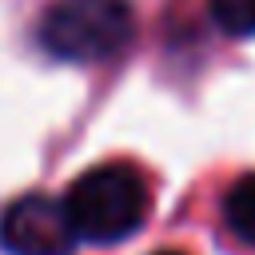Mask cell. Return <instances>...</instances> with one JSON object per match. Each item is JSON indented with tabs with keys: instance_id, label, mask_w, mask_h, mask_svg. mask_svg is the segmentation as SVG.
<instances>
[{
	"instance_id": "4",
	"label": "cell",
	"mask_w": 255,
	"mask_h": 255,
	"mask_svg": "<svg viewBox=\"0 0 255 255\" xmlns=\"http://www.w3.org/2000/svg\"><path fill=\"white\" fill-rule=\"evenodd\" d=\"M223 215H227V227L255 247V175H243L231 183L227 199H223Z\"/></svg>"
},
{
	"instance_id": "6",
	"label": "cell",
	"mask_w": 255,
	"mask_h": 255,
	"mask_svg": "<svg viewBox=\"0 0 255 255\" xmlns=\"http://www.w3.org/2000/svg\"><path fill=\"white\" fill-rule=\"evenodd\" d=\"M155 255H183V251H155Z\"/></svg>"
},
{
	"instance_id": "3",
	"label": "cell",
	"mask_w": 255,
	"mask_h": 255,
	"mask_svg": "<svg viewBox=\"0 0 255 255\" xmlns=\"http://www.w3.org/2000/svg\"><path fill=\"white\" fill-rule=\"evenodd\" d=\"M76 239L68 203L52 195H20L0 215V247L8 255H72Z\"/></svg>"
},
{
	"instance_id": "5",
	"label": "cell",
	"mask_w": 255,
	"mask_h": 255,
	"mask_svg": "<svg viewBox=\"0 0 255 255\" xmlns=\"http://www.w3.org/2000/svg\"><path fill=\"white\" fill-rule=\"evenodd\" d=\"M211 20L227 36H255V0H211Z\"/></svg>"
},
{
	"instance_id": "2",
	"label": "cell",
	"mask_w": 255,
	"mask_h": 255,
	"mask_svg": "<svg viewBox=\"0 0 255 255\" xmlns=\"http://www.w3.org/2000/svg\"><path fill=\"white\" fill-rule=\"evenodd\" d=\"M135 36V16L124 0H52L40 20V44L72 64L120 56Z\"/></svg>"
},
{
	"instance_id": "1",
	"label": "cell",
	"mask_w": 255,
	"mask_h": 255,
	"mask_svg": "<svg viewBox=\"0 0 255 255\" xmlns=\"http://www.w3.org/2000/svg\"><path fill=\"white\" fill-rule=\"evenodd\" d=\"M68 215L80 239L92 243H120L139 231L147 215V183L128 163H104L84 171L68 187Z\"/></svg>"
}]
</instances>
